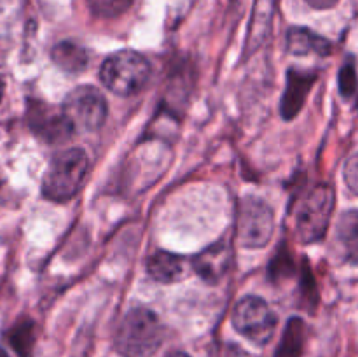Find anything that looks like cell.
Segmentation results:
<instances>
[{"mask_svg":"<svg viewBox=\"0 0 358 357\" xmlns=\"http://www.w3.org/2000/svg\"><path fill=\"white\" fill-rule=\"evenodd\" d=\"M345 182L350 191L358 196V153L353 154L345 164Z\"/></svg>","mask_w":358,"mask_h":357,"instance_id":"obj_20","label":"cell"},{"mask_svg":"<svg viewBox=\"0 0 358 357\" xmlns=\"http://www.w3.org/2000/svg\"><path fill=\"white\" fill-rule=\"evenodd\" d=\"M210 357H245L243 352L238 349L233 343H220V345L213 346Z\"/></svg>","mask_w":358,"mask_h":357,"instance_id":"obj_21","label":"cell"},{"mask_svg":"<svg viewBox=\"0 0 358 357\" xmlns=\"http://www.w3.org/2000/svg\"><path fill=\"white\" fill-rule=\"evenodd\" d=\"M287 46H289V51L292 55L317 52V55L325 56L331 51V44L324 37L313 34L311 30H306V28H292L287 35Z\"/></svg>","mask_w":358,"mask_h":357,"instance_id":"obj_14","label":"cell"},{"mask_svg":"<svg viewBox=\"0 0 358 357\" xmlns=\"http://www.w3.org/2000/svg\"><path fill=\"white\" fill-rule=\"evenodd\" d=\"M63 112L76 132H96L107 119V100L93 86H79L65 98Z\"/></svg>","mask_w":358,"mask_h":357,"instance_id":"obj_7","label":"cell"},{"mask_svg":"<svg viewBox=\"0 0 358 357\" xmlns=\"http://www.w3.org/2000/svg\"><path fill=\"white\" fill-rule=\"evenodd\" d=\"M357 88V72L352 63H346L339 72V90L343 97H352Z\"/></svg>","mask_w":358,"mask_h":357,"instance_id":"obj_19","label":"cell"},{"mask_svg":"<svg viewBox=\"0 0 358 357\" xmlns=\"http://www.w3.org/2000/svg\"><path fill=\"white\" fill-rule=\"evenodd\" d=\"M90 160L79 147L62 150L51 160L42 182V192L52 202H66L83 188Z\"/></svg>","mask_w":358,"mask_h":357,"instance_id":"obj_2","label":"cell"},{"mask_svg":"<svg viewBox=\"0 0 358 357\" xmlns=\"http://www.w3.org/2000/svg\"><path fill=\"white\" fill-rule=\"evenodd\" d=\"M164 328L159 317L145 307L131 308L115 331L114 345L122 357H150L159 350Z\"/></svg>","mask_w":358,"mask_h":357,"instance_id":"obj_1","label":"cell"},{"mask_svg":"<svg viewBox=\"0 0 358 357\" xmlns=\"http://www.w3.org/2000/svg\"><path fill=\"white\" fill-rule=\"evenodd\" d=\"M276 315L264 300L245 296L234 307L233 324L240 335L257 345H266L276 331Z\"/></svg>","mask_w":358,"mask_h":357,"instance_id":"obj_6","label":"cell"},{"mask_svg":"<svg viewBox=\"0 0 358 357\" xmlns=\"http://www.w3.org/2000/svg\"><path fill=\"white\" fill-rule=\"evenodd\" d=\"M275 13L276 0H255L250 27H248L247 44H245V55H254L268 41L273 30Z\"/></svg>","mask_w":358,"mask_h":357,"instance_id":"obj_10","label":"cell"},{"mask_svg":"<svg viewBox=\"0 0 358 357\" xmlns=\"http://www.w3.org/2000/svg\"><path fill=\"white\" fill-rule=\"evenodd\" d=\"M275 231V216L264 200L247 196L240 202L236 214V238L250 248L264 247Z\"/></svg>","mask_w":358,"mask_h":357,"instance_id":"obj_5","label":"cell"},{"mask_svg":"<svg viewBox=\"0 0 358 357\" xmlns=\"http://www.w3.org/2000/svg\"><path fill=\"white\" fill-rule=\"evenodd\" d=\"M306 4H310L313 9H331L334 7L339 0H304Z\"/></svg>","mask_w":358,"mask_h":357,"instance_id":"obj_22","label":"cell"},{"mask_svg":"<svg viewBox=\"0 0 358 357\" xmlns=\"http://www.w3.org/2000/svg\"><path fill=\"white\" fill-rule=\"evenodd\" d=\"M233 265V251L227 244H213L192 259V268L206 282H219Z\"/></svg>","mask_w":358,"mask_h":357,"instance_id":"obj_9","label":"cell"},{"mask_svg":"<svg viewBox=\"0 0 358 357\" xmlns=\"http://www.w3.org/2000/svg\"><path fill=\"white\" fill-rule=\"evenodd\" d=\"M52 62L59 66L62 70H66L70 74H77L80 70L86 69L87 65V56L86 49L83 46L76 44V42H59V44L55 46L52 49Z\"/></svg>","mask_w":358,"mask_h":357,"instance_id":"obj_15","label":"cell"},{"mask_svg":"<svg viewBox=\"0 0 358 357\" xmlns=\"http://www.w3.org/2000/svg\"><path fill=\"white\" fill-rule=\"evenodd\" d=\"M304 338H306L304 322L299 317L290 318L285 331H283L282 342H280V346L276 349L275 357H299L301 352H303Z\"/></svg>","mask_w":358,"mask_h":357,"instance_id":"obj_16","label":"cell"},{"mask_svg":"<svg viewBox=\"0 0 358 357\" xmlns=\"http://www.w3.org/2000/svg\"><path fill=\"white\" fill-rule=\"evenodd\" d=\"M2 94H3V83L2 79H0V102H2Z\"/></svg>","mask_w":358,"mask_h":357,"instance_id":"obj_24","label":"cell"},{"mask_svg":"<svg viewBox=\"0 0 358 357\" xmlns=\"http://www.w3.org/2000/svg\"><path fill=\"white\" fill-rule=\"evenodd\" d=\"M135 0H87L90 9L98 18H117L131 7Z\"/></svg>","mask_w":358,"mask_h":357,"instance_id":"obj_18","label":"cell"},{"mask_svg":"<svg viewBox=\"0 0 358 357\" xmlns=\"http://www.w3.org/2000/svg\"><path fill=\"white\" fill-rule=\"evenodd\" d=\"M147 270H149L150 276L157 282L171 284L184 279L185 272H187V262L182 255L159 251L150 255L149 262H147Z\"/></svg>","mask_w":358,"mask_h":357,"instance_id":"obj_12","label":"cell"},{"mask_svg":"<svg viewBox=\"0 0 358 357\" xmlns=\"http://www.w3.org/2000/svg\"><path fill=\"white\" fill-rule=\"evenodd\" d=\"M334 189L327 184L315 186L306 192L296 212L297 237L304 244L324 238L334 210Z\"/></svg>","mask_w":358,"mask_h":357,"instance_id":"obj_4","label":"cell"},{"mask_svg":"<svg viewBox=\"0 0 358 357\" xmlns=\"http://www.w3.org/2000/svg\"><path fill=\"white\" fill-rule=\"evenodd\" d=\"M150 76V65L140 52L124 49L108 56L100 70V79L107 90L119 97H131L143 90Z\"/></svg>","mask_w":358,"mask_h":357,"instance_id":"obj_3","label":"cell"},{"mask_svg":"<svg viewBox=\"0 0 358 357\" xmlns=\"http://www.w3.org/2000/svg\"><path fill=\"white\" fill-rule=\"evenodd\" d=\"M166 357H189V356L184 352H171V354H168Z\"/></svg>","mask_w":358,"mask_h":357,"instance_id":"obj_23","label":"cell"},{"mask_svg":"<svg viewBox=\"0 0 358 357\" xmlns=\"http://www.w3.org/2000/svg\"><path fill=\"white\" fill-rule=\"evenodd\" d=\"M0 357H9V354H7L2 346H0Z\"/></svg>","mask_w":358,"mask_h":357,"instance_id":"obj_25","label":"cell"},{"mask_svg":"<svg viewBox=\"0 0 358 357\" xmlns=\"http://www.w3.org/2000/svg\"><path fill=\"white\" fill-rule=\"evenodd\" d=\"M9 343L16 350L17 356L31 357V349L35 343V324L31 321H21L14 326L7 335Z\"/></svg>","mask_w":358,"mask_h":357,"instance_id":"obj_17","label":"cell"},{"mask_svg":"<svg viewBox=\"0 0 358 357\" xmlns=\"http://www.w3.org/2000/svg\"><path fill=\"white\" fill-rule=\"evenodd\" d=\"M315 79H317L315 74L301 72V70H289L285 93H283L282 104H280V111H282L283 118L292 119L299 114Z\"/></svg>","mask_w":358,"mask_h":357,"instance_id":"obj_11","label":"cell"},{"mask_svg":"<svg viewBox=\"0 0 358 357\" xmlns=\"http://www.w3.org/2000/svg\"><path fill=\"white\" fill-rule=\"evenodd\" d=\"M336 240L346 261L358 265V210L345 212L336 226Z\"/></svg>","mask_w":358,"mask_h":357,"instance_id":"obj_13","label":"cell"},{"mask_svg":"<svg viewBox=\"0 0 358 357\" xmlns=\"http://www.w3.org/2000/svg\"><path fill=\"white\" fill-rule=\"evenodd\" d=\"M28 125L31 132L49 144H58L76 133L63 108H55L44 102H30Z\"/></svg>","mask_w":358,"mask_h":357,"instance_id":"obj_8","label":"cell"}]
</instances>
